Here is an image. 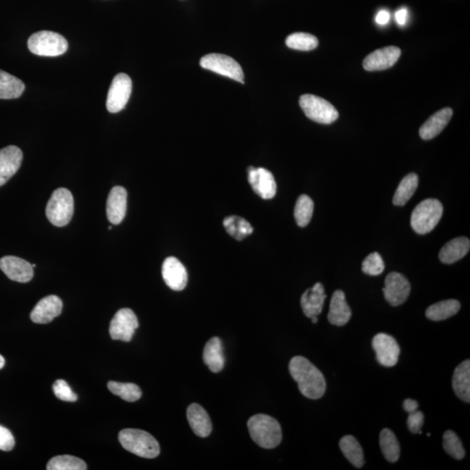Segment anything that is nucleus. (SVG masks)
I'll return each instance as SVG.
<instances>
[{
    "instance_id": "nucleus-40",
    "label": "nucleus",
    "mask_w": 470,
    "mask_h": 470,
    "mask_svg": "<svg viewBox=\"0 0 470 470\" xmlns=\"http://www.w3.org/2000/svg\"><path fill=\"white\" fill-rule=\"evenodd\" d=\"M424 423V414L421 411H414L410 413L409 418H407V427L411 433L419 434L422 435V427Z\"/></svg>"
},
{
    "instance_id": "nucleus-45",
    "label": "nucleus",
    "mask_w": 470,
    "mask_h": 470,
    "mask_svg": "<svg viewBox=\"0 0 470 470\" xmlns=\"http://www.w3.org/2000/svg\"><path fill=\"white\" fill-rule=\"evenodd\" d=\"M5 363V361L4 357H3L1 355H0V370L4 368Z\"/></svg>"
},
{
    "instance_id": "nucleus-22",
    "label": "nucleus",
    "mask_w": 470,
    "mask_h": 470,
    "mask_svg": "<svg viewBox=\"0 0 470 470\" xmlns=\"http://www.w3.org/2000/svg\"><path fill=\"white\" fill-rule=\"evenodd\" d=\"M351 316V309L346 302L345 293L337 290L333 293L328 315L329 322L335 326H344L350 321Z\"/></svg>"
},
{
    "instance_id": "nucleus-46",
    "label": "nucleus",
    "mask_w": 470,
    "mask_h": 470,
    "mask_svg": "<svg viewBox=\"0 0 470 470\" xmlns=\"http://www.w3.org/2000/svg\"><path fill=\"white\" fill-rule=\"evenodd\" d=\"M311 319H312V322L313 323V324H316V323L318 322L317 316H313V317H312Z\"/></svg>"
},
{
    "instance_id": "nucleus-29",
    "label": "nucleus",
    "mask_w": 470,
    "mask_h": 470,
    "mask_svg": "<svg viewBox=\"0 0 470 470\" xmlns=\"http://www.w3.org/2000/svg\"><path fill=\"white\" fill-rule=\"evenodd\" d=\"M339 449L346 458L357 468L364 465L363 450L360 443L352 436H346L339 440Z\"/></svg>"
},
{
    "instance_id": "nucleus-9",
    "label": "nucleus",
    "mask_w": 470,
    "mask_h": 470,
    "mask_svg": "<svg viewBox=\"0 0 470 470\" xmlns=\"http://www.w3.org/2000/svg\"><path fill=\"white\" fill-rule=\"evenodd\" d=\"M132 80L126 74H117L111 84L107 94V109L110 113H116L125 109L132 93Z\"/></svg>"
},
{
    "instance_id": "nucleus-2",
    "label": "nucleus",
    "mask_w": 470,
    "mask_h": 470,
    "mask_svg": "<svg viewBox=\"0 0 470 470\" xmlns=\"http://www.w3.org/2000/svg\"><path fill=\"white\" fill-rule=\"evenodd\" d=\"M247 427L254 442L261 448L274 449L282 443V431L280 423L267 414H256L251 417Z\"/></svg>"
},
{
    "instance_id": "nucleus-38",
    "label": "nucleus",
    "mask_w": 470,
    "mask_h": 470,
    "mask_svg": "<svg viewBox=\"0 0 470 470\" xmlns=\"http://www.w3.org/2000/svg\"><path fill=\"white\" fill-rule=\"evenodd\" d=\"M361 269L363 273L368 276H379L383 272L385 269L383 258L378 253L370 254L362 262Z\"/></svg>"
},
{
    "instance_id": "nucleus-20",
    "label": "nucleus",
    "mask_w": 470,
    "mask_h": 470,
    "mask_svg": "<svg viewBox=\"0 0 470 470\" xmlns=\"http://www.w3.org/2000/svg\"><path fill=\"white\" fill-rule=\"evenodd\" d=\"M326 298L324 287L322 283H316L311 289L306 290L300 299V305L306 317L318 316L322 311Z\"/></svg>"
},
{
    "instance_id": "nucleus-47",
    "label": "nucleus",
    "mask_w": 470,
    "mask_h": 470,
    "mask_svg": "<svg viewBox=\"0 0 470 470\" xmlns=\"http://www.w3.org/2000/svg\"><path fill=\"white\" fill-rule=\"evenodd\" d=\"M32 267H34V269H35V267H36L35 264H34V265H32Z\"/></svg>"
},
{
    "instance_id": "nucleus-4",
    "label": "nucleus",
    "mask_w": 470,
    "mask_h": 470,
    "mask_svg": "<svg viewBox=\"0 0 470 470\" xmlns=\"http://www.w3.org/2000/svg\"><path fill=\"white\" fill-rule=\"evenodd\" d=\"M74 212V197L68 189L58 188L52 192L45 209V214L54 226H67L73 218Z\"/></svg>"
},
{
    "instance_id": "nucleus-17",
    "label": "nucleus",
    "mask_w": 470,
    "mask_h": 470,
    "mask_svg": "<svg viewBox=\"0 0 470 470\" xmlns=\"http://www.w3.org/2000/svg\"><path fill=\"white\" fill-rule=\"evenodd\" d=\"M63 302L60 297L49 295L39 300L31 313V320L38 324H47L60 315Z\"/></svg>"
},
{
    "instance_id": "nucleus-11",
    "label": "nucleus",
    "mask_w": 470,
    "mask_h": 470,
    "mask_svg": "<svg viewBox=\"0 0 470 470\" xmlns=\"http://www.w3.org/2000/svg\"><path fill=\"white\" fill-rule=\"evenodd\" d=\"M411 286L409 280L403 274L392 272L385 280L383 293L385 299L390 305L396 306L403 304L409 298Z\"/></svg>"
},
{
    "instance_id": "nucleus-13",
    "label": "nucleus",
    "mask_w": 470,
    "mask_h": 470,
    "mask_svg": "<svg viewBox=\"0 0 470 470\" xmlns=\"http://www.w3.org/2000/svg\"><path fill=\"white\" fill-rule=\"evenodd\" d=\"M248 182L256 194L264 200H270L276 194L277 186L272 172L265 168H248Z\"/></svg>"
},
{
    "instance_id": "nucleus-27",
    "label": "nucleus",
    "mask_w": 470,
    "mask_h": 470,
    "mask_svg": "<svg viewBox=\"0 0 470 470\" xmlns=\"http://www.w3.org/2000/svg\"><path fill=\"white\" fill-rule=\"evenodd\" d=\"M25 84L13 75L0 70V99L12 100L22 96Z\"/></svg>"
},
{
    "instance_id": "nucleus-14",
    "label": "nucleus",
    "mask_w": 470,
    "mask_h": 470,
    "mask_svg": "<svg viewBox=\"0 0 470 470\" xmlns=\"http://www.w3.org/2000/svg\"><path fill=\"white\" fill-rule=\"evenodd\" d=\"M0 269L14 282L26 283L34 277V267L28 261L16 256H5L0 260Z\"/></svg>"
},
{
    "instance_id": "nucleus-3",
    "label": "nucleus",
    "mask_w": 470,
    "mask_h": 470,
    "mask_svg": "<svg viewBox=\"0 0 470 470\" xmlns=\"http://www.w3.org/2000/svg\"><path fill=\"white\" fill-rule=\"evenodd\" d=\"M119 440L124 449L146 459L156 458L161 453L159 443L146 431L127 429L120 431Z\"/></svg>"
},
{
    "instance_id": "nucleus-31",
    "label": "nucleus",
    "mask_w": 470,
    "mask_h": 470,
    "mask_svg": "<svg viewBox=\"0 0 470 470\" xmlns=\"http://www.w3.org/2000/svg\"><path fill=\"white\" fill-rule=\"evenodd\" d=\"M419 184V179L416 174H410L403 179L393 199V203L403 207L409 201L416 192Z\"/></svg>"
},
{
    "instance_id": "nucleus-25",
    "label": "nucleus",
    "mask_w": 470,
    "mask_h": 470,
    "mask_svg": "<svg viewBox=\"0 0 470 470\" xmlns=\"http://www.w3.org/2000/svg\"><path fill=\"white\" fill-rule=\"evenodd\" d=\"M452 386L454 391L465 403L470 401V361L462 362L454 372Z\"/></svg>"
},
{
    "instance_id": "nucleus-42",
    "label": "nucleus",
    "mask_w": 470,
    "mask_h": 470,
    "mask_svg": "<svg viewBox=\"0 0 470 470\" xmlns=\"http://www.w3.org/2000/svg\"><path fill=\"white\" fill-rule=\"evenodd\" d=\"M390 21V13L387 11V10H381L375 16V22L377 23L379 25H386Z\"/></svg>"
},
{
    "instance_id": "nucleus-16",
    "label": "nucleus",
    "mask_w": 470,
    "mask_h": 470,
    "mask_svg": "<svg viewBox=\"0 0 470 470\" xmlns=\"http://www.w3.org/2000/svg\"><path fill=\"white\" fill-rule=\"evenodd\" d=\"M401 54V49L396 47L379 49L365 58L364 69L370 71L388 69L399 60Z\"/></svg>"
},
{
    "instance_id": "nucleus-19",
    "label": "nucleus",
    "mask_w": 470,
    "mask_h": 470,
    "mask_svg": "<svg viewBox=\"0 0 470 470\" xmlns=\"http://www.w3.org/2000/svg\"><path fill=\"white\" fill-rule=\"evenodd\" d=\"M127 208V192L125 188L117 186L111 190L107 202V219L113 225L122 223L126 216Z\"/></svg>"
},
{
    "instance_id": "nucleus-26",
    "label": "nucleus",
    "mask_w": 470,
    "mask_h": 470,
    "mask_svg": "<svg viewBox=\"0 0 470 470\" xmlns=\"http://www.w3.org/2000/svg\"><path fill=\"white\" fill-rule=\"evenodd\" d=\"M203 361L214 373H219L223 370L225 357L220 338L214 337L207 342L203 351Z\"/></svg>"
},
{
    "instance_id": "nucleus-6",
    "label": "nucleus",
    "mask_w": 470,
    "mask_h": 470,
    "mask_svg": "<svg viewBox=\"0 0 470 470\" xmlns=\"http://www.w3.org/2000/svg\"><path fill=\"white\" fill-rule=\"evenodd\" d=\"M27 45L32 54L43 57L60 56L68 49L67 39L60 34L50 31L35 32L29 38Z\"/></svg>"
},
{
    "instance_id": "nucleus-15",
    "label": "nucleus",
    "mask_w": 470,
    "mask_h": 470,
    "mask_svg": "<svg viewBox=\"0 0 470 470\" xmlns=\"http://www.w3.org/2000/svg\"><path fill=\"white\" fill-rule=\"evenodd\" d=\"M162 276L166 285L175 291H181L187 286V269L177 258H166L162 266Z\"/></svg>"
},
{
    "instance_id": "nucleus-21",
    "label": "nucleus",
    "mask_w": 470,
    "mask_h": 470,
    "mask_svg": "<svg viewBox=\"0 0 470 470\" xmlns=\"http://www.w3.org/2000/svg\"><path fill=\"white\" fill-rule=\"evenodd\" d=\"M188 421L196 436L208 437L212 432V422L207 411L197 403H192L187 411Z\"/></svg>"
},
{
    "instance_id": "nucleus-34",
    "label": "nucleus",
    "mask_w": 470,
    "mask_h": 470,
    "mask_svg": "<svg viewBox=\"0 0 470 470\" xmlns=\"http://www.w3.org/2000/svg\"><path fill=\"white\" fill-rule=\"evenodd\" d=\"M319 41L315 36L304 32H295L286 39V45L293 50L309 52L318 47Z\"/></svg>"
},
{
    "instance_id": "nucleus-18",
    "label": "nucleus",
    "mask_w": 470,
    "mask_h": 470,
    "mask_svg": "<svg viewBox=\"0 0 470 470\" xmlns=\"http://www.w3.org/2000/svg\"><path fill=\"white\" fill-rule=\"evenodd\" d=\"M22 161L23 153L18 146H9L0 150V187L18 172Z\"/></svg>"
},
{
    "instance_id": "nucleus-35",
    "label": "nucleus",
    "mask_w": 470,
    "mask_h": 470,
    "mask_svg": "<svg viewBox=\"0 0 470 470\" xmlns=\"http://www.w3.org/2000/svg\"><path fill=\"white\" fill-rule=\"evenodd\" d=\"M313 201L308 195H300L296 201L295 218L297 225L300 227L308 226L313 213Z\"/></svg>"
},
{
    "instance_id": "nucleus-32",
    "label": "nucleus",
    "mask_w": 470,
    "mask_h": 470,
    "mask_svg": "<svg viewBox=\"0 0 470 470\" xmlns=\"http://www.w3.org/2000/svg\"><path fill=\"white\" fill-rule=\"evenodd\" d=\"M380 446L388 462H396L400 457L401 449L396 435L390 429H384L380 434Z\"/></svg>"
},
{
    "instance_id": "nucleus-7",
    "label": "nucleus",
    "mask_w": 470,
    "mask_h": 470,
    "mask_svg": "<svg viewBox=\"0 0 470 470\" xmlns=\"http://www.w3.org/2000/svg\"><path fill=\"white\" fill-rule=\"evenodd\" d=\"M300 106L309 119L320 124L328 125L339 117L338 111L331 103L313 94H304L300 97Z\"/></svg>"
},
{
    "instance_id": "nucleus-28",
    "label": "nucleus",
    "mask_w": 470,
    "mask_h": 470,
    "mask_svg": "<svg viewBox=\"0 0 470 470\" xmlns=\"http://www.w3.org/2000/svg\"><path fill=\"white\" fill-rule=\"evenodd\" d=\"M461 309V304L456 300H446L431 305L427 308L426 316L434 322L444 321L456 315Z\"/></svg>"
},
{
    "instance_id": "nucleus-24",
    "label": "nucleus",
    "mask_w": 470,
    "mask_h": 470,
    "mask_svg": "<svg viewBox=\"0 0 470 470\" xmlns=\"http://www.w3.org/2000/svg\"><path fill=\"white\" fill-rule=\"evenodd\" d=\"M469 248L470 241L468 238H456L444 245L439 254L440 260L445 264L455 263L469 253Z\"/></svg>"
},
{
    "instance_id": "nucleus-1",
    "label": "nucleus",
    "mask_w": 470,
    "mask_h": 470,
    "mask_svg": "<svg viewBox=\"0 0 470 470\" xmlns=\"http://www.w3.org/2000/svg\"><path fill=\"white\" fill-rule=\"evenodd\" d=\"M290 374L298 384L300 393L309 399L317 400L324 396L326 380L321 371L308 359L295 357L290 361Z\"/></svg>"
},
{
    "instance_id": "nucleus-41",
    "label": "nucleus",
    "mask_w": 470,
    "mask_h": 470,
    "mask_svg": "<svg viewBox=\"0 0 470 470\" xmlns=\"http://www.w3.org/2000/svg\"><path fill=\"white\" fill-rule=\"evenodd\" d=\"M14 446L15 439L11 431L5 427L0 426V450L11 451Z\"/></svg>"
},
{
    "instance_id": "nucleus-36",
    "label": "nucleus",
    "mask_w": 470,
    "mask_h": 470,
    "mask_svg": "<svg viewBox=\"0 0 470 470\" xmlns=\"http://www.w3.org/2000/svg\"><path fill=\"white\" fill-rule=\"evenodd\" d=\"M48 470H86V462L73 456H58L52 458L47 463Z\"/></svg>"
},
{
    "instance_id": "nucleus-10",
    "label": "nucleus",
    "mask_w": 470,
    "mask_h": 470,
    "mask_svg": "<svg viewBox=\"0 0 470 470\" xmlns=\"http://www.w3.org/2000/svg\"><path fill=\"white\" fill-rule=\"evenodd\" d=\"M139 328L138 318L130 309L119 310L110 323L111 338L115 341L131 342Z\"/></svg>"
},
{
    "instance_id": "nucleus-43",
    "label": "nucleus",
    "mask_w": 470,
    "mask_h": 470,
    "mask_svg": "<svg viewBox=\"0 0 470 470\" xmlns=\"http://www.w3.org/2000/svg\"><path fill=\"white\" fill-rule=\"evenodd\" d=\"M396 21L398 25L403 26L406 25L407 18H409V12L407 8H401L396 12Z\"/></svg>"
},
{
    "instance_id": "nucleus-5",
    "label": "nucleus",
    "mask_w": 470,
    "mask_h": 470,
    "mask_svg": "<svg viewBox=\"0 0 470 470\" xmlns=\"http://www.w3.org/2000/svg\"><path fill=\"white\" fill-rule=\"evenodd\" d=\"M443 204L436 199H427L418 204L411 214L410 225L416 233L426 234L432 231L443 216Z\"/></svg>"
},
{
    "instance_id": "nucleus-33",
    "label": "nucleus",
    "mask_w": 470,
    "mask_h": 470,
    "mask_svg": "<svg viewBox=\"0 0 470 470\" xmlns=\"http://www.w3.org/2000/svg\"><path fill=\"white\" fill-rule=\"evenodd\" d=\"M107 388L115 396H120L124 401H129V403H135V401L140 399L142 396V391L138 385L135 383H117V381H109L107 383Z\"/></svg>"
},
{
    "instance_id": "nucleus-23",
    "label": "nucleus",
    "mask_w": 470,
    "mask_h": 470,
    "mask_svg": "<svg viewBox=\"0 0 470 470\" xmlns=\"http://www.w3.org/2000/svg\"><path fill=\"white\" fill-rule=\"evenodd\" d=\"M452 115L453 111L449 107H446L433 114L421 127L420 136L425 140L435 138L448 125Z\"/></svg>"
},
{
    "instance_id": "nucleus-37",
    "label": "nucleus",
    "mask_w": 470,
    "mask_h": 470,
    "mask_svg": "<svg viewBox=\"0 0 470 470\" xmlns=\"http://www.w3.org/2000/svg\"><path fill=\"white\" fill-rule=\"evenodd\" d=\"M443 448L450 456L456 460H462L465 456L461 440L451 430L446 431L443 435Z\"/></svg>"
},
{
    "instance_id": "nucleus-44",
    "label": "nucleus",
    "mask_w": 470,
    "mask_h": 470,
    "mask_svg": "<svg viewBox=\"0 0 470 470\" xmlns=\"http://www.w3.org/2000/svg\"><path fill=\"white\" fill-rule=\"evenodd\" d=\"M418 407H419V403H418L416 401L412 399H407L404 401L403 409L409 414L416 411Z\"/></svg>"
},
{
    "instance_id": "nucleus-8",
    "label": "nucleus",
    "mask_w": 470,
    "mask_h": 470,
    "mask_svg": "<svg viewBox=\"0 0 470 470\" xmlns=\"http://www.w3.org/2000/svg\"><path fill=\"white\" fill-rule=\"evenodd\" d=\"M200 65L204 69L214 71L215 74L244 84L243 68L236 60L227 55L219 54L205 55L201 58Z\"/></svg>"
},
{
    "instance_id": "nucleus-39",
    "label": "nucleus",
    "mask_w": 470,
    "mask_h": 470,
    "mask_svg": "<svg viewBox=\"0 0 470 470\" xmlns=\"http://www.w3.org/2000/svg\"><path fill=\"white\" fill-rule=\"evenodd\" d=\"M52 390H54V394L58 399L69 401V403H74V401L78 400L77 394L74 393L69 385L64 380L55 381L54 386H52Z\"/></svg>"
},
{
    "instance_id": "nucleus-12",
    "label": "nucleus",
    "mask_w": 470,
    "mask_h": 470,
    "mask_svg": "<svg viewBox=\"0 0 470 470\" xmlns=\"http://www.w3.org/2000/svg\"><path fill=\"white\" fill-rule=\"evenodd\" d=\"M372 347L377 354L379 363L387 368L396 365L399 359L400 347L396 339L381 333L374 336L372 341Z\"/></svg>"
},
{
    "instance_id": "nucleus-30",
    "label": "nucleus",
    "mask_w": 470,
    "mask_h": 470,
    "mask_svg": "<svg viewBox=\"0 0 470 470\" xmlns=\"http://www.w3.org/2000/svg\"><path fill=\"white\" fill-rule=\"evenodd\" d=\"M223 226L227 233L237 240H243L254 232V227L249 222L237 215H232L225 219Z\"/></svg>"
}]
</instances>
